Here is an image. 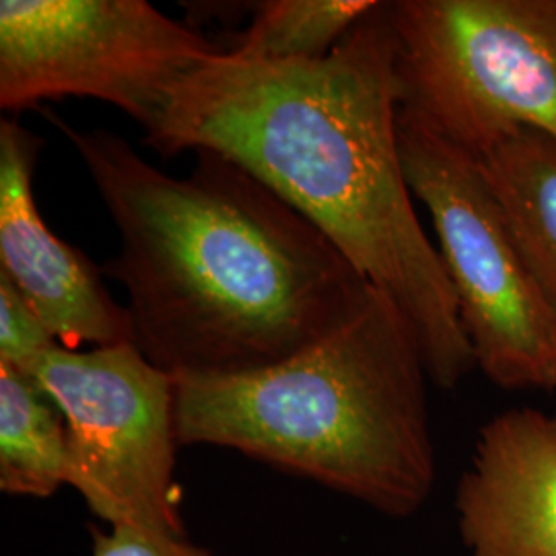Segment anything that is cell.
<instances>
[{
  "label": "cell",
  "instance_id": "6da1fadb",
  "mask_svg": "<svg viewBox=\"0 0 556 556\" xmlns=\"http://www.w3.org/2000/svg\"><path fill=\"white\" fill-rule=\"evenodd\" d=\"M144 144L163 157L215 151L245 167L406 314L438 388L477 369L402 165L390 2L326 59L268 64L220 52L172 91Z\"/></svg>",
  "mask_w": 556,
  "mask_h": 556
},
{
  "label": "cell",
  "instance_id": "8fae6325",
  "mask_svg": "<svg viewBox=\"0 0 556 556\" xmlns=\"http://www.w3.org/2000/svg\"><path fill=\"white\" fill-rule=\"evenodd\" d=\"M62 484H68L64 418L34 379L0 363V491L43 498Z\"/></svg>",
  "mask_w": 556,
  "mask_h": 556
},
{
  "label": "cell",
  "instance_id": "277c9868",
  "mask_svg": "<svg viewBox=\"0 0 556 556\" xmlns=\"http://www.w3.org/2000/svg\"><path fill=\"white\" fill-rule=\"evenodd\" d=\"M390 21L397 116L478 161L556 140V0H397Z\"/></svg>",
  "mask_w": 556,
  "mask_h": 556
},
{
  "label": "cell",
  "instance_id": "8992f818",
  "mask_svg": "<svg viewBox=\"0 0 556 556\" xmlns=\"http://www.w3.org/2000/svg\"><path fill=\"white\" fill-rule=\"evenodd\" d=\"M66 425L68 484L110 528L184 538L176 486L174 378L135 342L71 351L25 369Z\"/></svg>",
  "mask_w": 556,
  "mask_h": 556
},
{
  "label": "cell",
  "instance_id": "52a82bcc",
  "mask_svg": "<svg viewBox=\"0 0 556 556\" xmlns=\"http://www.w3.org/2000/svg\"><path fill=\"white\" fill-rule=\"evenodd\" d=\"M225 50L147 0H2L0 108L93 98L147 132L179 83Z\"/></svg>",
  "mask_w": 556,
  "mask_h": 556
},
{
  "label": "cell",
  "instance_id": "7c38bea8",
  "mask_svg": "<svg viewBox=\"0 0 556 556\" xmlns=\"http://www.w3.org/2000/svg\"><path fill=\"white\" fill-rule=\"evenodd\" d=\"M376 0H264L254 20L227 48L245 62H314L326 59Z\"/></svg>",
  "mask_w": 556,
  "mask_h": 556
},
{
  "label": "cell",
  "instance_id": "5bb4252c",
  "mask_svg": "<svg viewBox=\"0 0 556 556\" xmlns=\"http://www.w3.org/2000/svg\"><path fill=\"white\" fill-rule=\"evenodd\" d=\"M91 556H213L186 538L153 536L135 528H110V532L91 528Z\"/></svg>",
  "mask_w": 556,
  "mask_h": 556
},
{
  "label": "cell",
  "instance_id": "5b68a950",
  "mask_svg": "<svg viewBox=\"0 0 556 556\" xmlns=\"http://www.w3.org/2000/svg\"><path fill=\"white\" fill-rule=\"evenodd\" d=\"M406 181L438 233L477 369L507 392H555L556 319L482 163L397 116Z\"/></svg>",
  "mask_w": 556,
  "mask_h": 556
},
{
  "label": "cell",
  "instance_id": "3957f363",
  "mask_svg": "<svg viewBox=\"0 0 556 556\" xmlns=\"http://www.w3.org/2000/svg\"><path fill=\"white\" fill-rule=\"evenodd\" d=\"M417 330L378 287L355 318L277 365L174 378L179 445H217L410 517L438 464Z\"/></svg>",
  "mask_w": 556,
  "mask_h": 556
},
{
  "label": "cell",
  "instance_id": "4fadbf2b",
  "mask_svg": "<svg viewBox=\"0 0 556 556\" xmlns=\"http://www.w3.org/2000/svg\"><path fill=\"white\" fill-rule=\"evenodd\" d=\"M59 340L23 299L13 282L0 275V363L25 369Z\"/></svg>",
  "mask_w": 556,
  "mask_h": 556
},
{
  "label": "cell",
  "instance_id": "30bf717a",
  "mask_svg": "<svg viewBox=\"0 0 556 556\" xmlns=\"http://www.w3.org/2000/svg\"><path fill=\"white\" fill-rule=\"evenodd\" d=\"M480 163L556 319V140L521 130Z\"/></svg>",
  "mask_w": 556,
  "mask_h": 556
},
{
  "label": "cell",
  "instance_id": "ba28073f",
  "mask_svg": "<svg viewBox=\"0 0 556 556\" xmlns=\"http://www.w3.org/2000/svg\"><path fill=\"white\" fill-rule=\"evenodd\" d=\"M41 144L20 122H0V275L62 346L132 342L128 309L110 295L100 268L41 219L31 186Z\"/></svg>",
  "mask_w": 556,
  "mask_h": 556
},
{
  "label": "cell",
  "instance_id": "9c48e42d",
  "mask_svg": "<svg viewBox=\"0 0 556 556\" xmlns=\"http://www.w3.org/2000/svg\"><path fill=\"white\" fill-rule=\"evenodd\" d=\"M456 511L468 556H556V413L491 418L457 482Z\"/></svg>",
  "mask_w": 556,
  "mask_h": 556
},
{
  "label": "cell",
  "instance_id": "7a4b0ae2",
  "mask_svg": "<svg viewBox=\"0 0 556 556\" xmlns=\"http://www.w3.org/2000/svg\"><path fill=\"white\" fill-rule=\"evenodd\" d=\"M71 140L119 233L103 268L128 293L132 342L172 378L277 365L357 316L374 285L324 231L220 153L172 178L126 140Z\"/></svg>",
  "mask_w": 556,
  "mask_h": 556
}]
</instances>
